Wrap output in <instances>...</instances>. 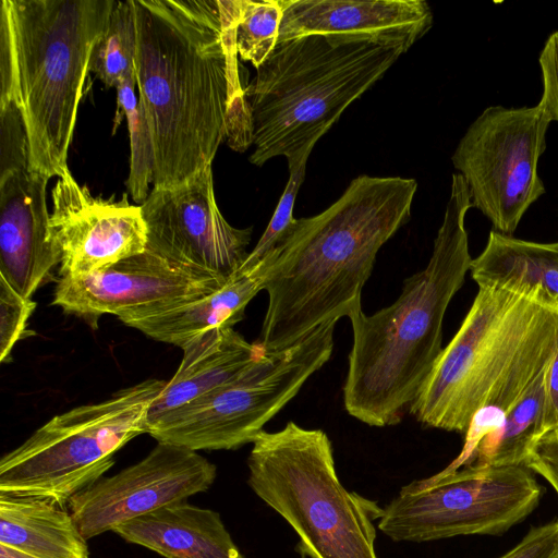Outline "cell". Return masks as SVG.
Wrapping results in <instances>:
<instances>
[{"instance_id":"cell-1","label":"cell","mask_w":558,"mask_h":558,"mask_svg":"<svg viewBox=\"0 0 558 558\" xmlns=\"http://www.w3.org/2000/svg\"><path fill=\"white\" fill-rule=\"evenodd\" d=\"M136 85L150 129L154 186L211 166L225 136L252 132L235 27L240 0H133Z\"/></svg>"},{"instance_id":"cell-2","label":"cell","mask_w":558,"mask_h":558,"mask_svg":"<svg viewBox=\"0 0 558 558\" xmlns=\"http://www.w3.org/2000/svg\"><path fill=\"white\" fill-rule=\"evenodd\" d=\"M416 189L414 179L362 174L320 214L294 218L269 253L268 305L255 343L276 352L361 311L377 253L410 220Z\"/></svg>"},{"instance_id":"cell-3","label":"cell","mask_w":558,"mask_h":558,"mask_svg":"<svg viewBox=\"0 0 558 558\" xmlns=\"http://www.w3.org/2000/svg\"><path fill=\"white\" fill-rule=\"evenodd\" d=\"M471 207L463 177L452 174L426 267L404 280L391 305L372 315L361 310L349 317L353 342L343 403L351 416L366 425L400 423L442 351L444 317L473 259L464 226Z\"/></svg>"},{"instance_id":"cell-4","label":"cell","mask_w":558,"mask_h":558,"mask_svg":"<svg viewBox=\"0 0 558 558\" xmlns=\"http://www.w3.org/2000/svg\"><path fill=\"white\" fill-rule=\"evenodd\" d=\"M113 0H2L0 99L17 107L32 170L49 180L68 167L94 47Z\"/></svg>"},{"instance_id":"cell-5","label":"cell","mask_w":558,"mask_h":558,"mask_svg":"<svg viewBox=\"0 0 558 558\" xmlns=\"http://www.w3.org/2000/svg\"><path fill=\"white\" fill-rule=\"evenodd\" d=\"M403 53L318 35L277 43L244 89L254 145L250 162L260 167L283 156L292 165L310 158L343 111Z\"/></svg>"},{"instance_id":"cell-6","label":"cell","mask_w":558,"mask_h":558,"mask_svg":"<svg viewBox=\"0 0 558 558\" xmlns=\"http://www.w3.org/2000/svg\"><path fill=\"white\" fill-rule=\"evenodd\" d=\"M558 341V302L538 286H478L409 412L423 425L466 434L471 421L530 353Z\"/></svg>"},{"instance_id":"cell-7","label":"cell","mask_w":558,"mask_h":558,"mask_svg":"<svg viewBox=\"0 0 558 558\" xmlns=\"http://www.w3.org/2000/svg\"><path fill=\"white\" fill-rule=\"evenodd\" d=\"M252 444L247 483L294 530L302 556L378 558L374 521L383 508L341 484L325 432L288 422Z\"/></svg>"},{"instance_id":"cell-8","label":"cell","mask_w":558,"mask_h":558,"mask_svg":"<svg viewBox=\"0 0 558 558\" xmlns=\"http://www.w3.org/2000/svg\"><path fill=\"white\" fill-rule=\"evenodd\" d=\"M165 384L146 379L53 416L1 458L0 493L68 505L102 477L122 447L148 433L149 409Z\"/></svg>"},{"instance_id":"cell-9","label":"cell","mask_w":558,"mask_h":558,"mask_svg":"<svg viewBox=\"0 0 558 558\" xmlns=\"http://www.w3.org/2000/svg\"><path fill=\"white\" fill-rule=\"evenodd\" d=\"M338 320L318 326L290 347L263 349L231 381L148 423L157 442L193 451L234 450L252 444L265 424L330 359Z\"/></svg>"},{"instance_id":"cell-10","label":"cell","mask_w":558,"mask_h":558,"mask_svg":"<svg viewBox=\"0 0 558 558\" xmlns=\"http://www.w3.org/2000/svg\"><path fill=\"white\" fill-rule=\"evenodd\" d=\"M541 496L525 464H470L403 486L383 508L378 527L396 542L496 535L525 519Z\"/></svg>"},{"instance_id":"cell-11","label":"cell","mask_w":558,"mask_h":558,"mask_svg":"<svg viewBox=\"0 0 558 558\" xmlns=\"http://www.w3.org/2000/svg\"><path fill=\"white\" fill-rule=\"evenodd\" d=\"M550 122L542 101L534 107H487L451 157L468 185L472 207L501 234L512 235L530 206L545 193L537 165Z\"/></svg>"},{"instance_id":"cell-12","label":"cell","mask_w":558,"mask_h":558,"mask_svg":"<svg viewBox=\"0 0 558 558\" xmlns=\"http://www.w3.org/2000/svg\"><path fill=\"white\" fill-rule=\"evenodd\" d=\"M49 179L32 170L21 113L0 101V277L31 299L60 266L46 202Z\"/></svg>"},{"instance_id":"cell-13","label":"cell","mask_w":558,"mask_h":558,"mask_svg":"<svg viewBox=\"0 0 558 558\" xmlns=\"http://www.w3.org/2000/svg\"><path fill=\"white\" fill-rule=\"evenodd\" d=\"M228 279L183 265L149 250L88 276L61 277L52 304L97 328L101 315L123 324L199 300Z\"/></svg>"},{"instance_id":"cell-14","label":"cell","mask_w":558,"mask_h":558,"mask_svg":"<svg viewBox=\"0 0 558 558\" xmlns=\"http://www.w3.org/2000/svg\"><path fill=\"white\" fill-rule=\"evenodd\" d=\"M216 475V465L197 451L157 442L144 459L97 480L68 506L78 531L89 539L208 490Z\"/></svg>"},{"instance_id":"cell-15","label":"cell","mask_w":558,"mask_h":558,"mask_svg":"<svg viewBox=\"0 0 558 558\" xmlns=\"http://www.w3.org/2000/svg\"><path fill=\"white\" fill-rule=\"evenodd\" d=\"M147 248L229 279L245 262L252 228L232 227L216 203L211 166L173 187L154 186L141 204Z\"/></svg>"},{"instance_id":"cell-16","label":"cell","mask_w":558,"mask_h":558,"mask_svg":"<svg viewBox=\"0 0 558 558\" xmlns=\"http://www.w3.org/2000/svg\"><path fill=\"white\" fill-rule=\"evenodd\" d=\"M51 197L49 225L61 255L60 277H85L146 250L141 205L130 204L126 193L120 201L93 196L69 169Z\"/></svg>"},{"instance_id":"cell-17","label":"cell","mask_w":558,"mask_h":558,"mask_svg":"<svg viewBox=\"0 0 558 558\" xmlns=\"http://www.w3.org/2000/svg\"><path fill=\"white\" fill-rule=\"evenodd\" d=\"M432 25L433 11L424 0H283L277 43L318 35L405 53Z\"/></svg>"},{"instance_id":"cell-18","label":"cell","mask_w":558,"mask_h":558,"mask_svg":"<svg viewBox=\"0 0 558 558\" xmlns=\"http://www.w3.org/2000/svg\"><path fill=\"white\" fill-rule=\"evenodd\" d=\"M270 265V255L256 264L244 262L211 294L124 324L156 341L182 348L207 330L233 327L242 320L250 301L264 290Z\"/></svg>"},{"instance_id":"cell-19","label":"cell","mask_w":558,"mask_h":558,"mask_svg":"<svg viewBox=\"0 0 558 558\" xmlns=\"http://www.w3.org/2000/svg\"><path fill=\"white\" fill-rule=\"evenodd\" d=\"M183 357L151 404L148 423L209 393L245 371L262 351L233 327L207 330L186 342Z\"/></svg>"},{"instance_id":"cell-20","label":"cell","mask_w":558,"mask_h":558,"mask_svg":"<svg viewBox=\"0 0 558 558\" xmlns=\"http://www.w3.org/2000/svg\"><path fill=\"white\" fill-rule=\"evenodd\" d=\"M112 532L165 558H245L218 512L186 500L137 517Z\"/></svg>"},{"instance_id":"cell-21","label":"cell","mask_w":558,"mask_h":558,"mask_svg":"<svg viewBox=\"0 0 558 558\" xmlns=\"http://www.w3.org/2000/svg\"><path fill=\"white\" fill-rule=\"evenodd\" d=\"M86 541L63 507L0 493V544L37 558H88Z\"/></svg>"},{"instance_id":"cell-22","label":"cell","mask_w":558,"mask_h":558,"mask_svg":"<svg viewBox=\"0 0 558 558\" xmlns=\"http://www.w3.org/2000/svg\"><path fill=\"white\" fill-rule=\"evenodd\" d=\"M470 271L477 286H538L558 302V241L538 243L492 230Z\"/></svg>"},{"instance_id":"cell-23","label":"cell","mask_w":558,"mask_h":558,"mask_svg":"<svg viewBox=\"0 0 558 558\" xmlns=\"http://www.w3.org/2000/svg\"><path fill=\"white\" fill-rule=\"evenodd\" d=\"M547 368L535 378L515 402L501 425L482 439L470 464H525L531 449L544 436L543 414Z\"/></svg>"},{"instance_id":"cell-24","label":"cell","mask_w":558,"mask_h":558,"mask_svg":"<svg viewBox=\"0 0 558 558\" xmlns=\"http://www.w3.org/2000/svg\"><path fill=\"white\" fill-rule=\"evenodd\" d=\"M137 29L133 0L116 1L106 28L97 40L89 72L106 86L116 87L136 76Z\"/></svg>"},{"instance_id":"cell-25","label":"cell","mask_w":558,"mask_h":558,"mask_svg":"<svg viewBox=\"0 0 558 558\" xmlns=\"http://www.w3.org/2000/svg\"><path fill=\"white\" fill-rule=\"evenodd\" d=\"M136 76H128L116 86L119 110L128 121L130 137V171L126 190L136 203H144L154 182V144L142 102L135 94Z\"/></svg>"},{"instance_id":"cell-26","label":"cell","mask_w":558,"mask_h":558,"mask_svg":"<svg viewBox=\"0 0 558 558\" xmlns=\"http://www.w3.org/2000/svg\"><path fill=\"white\" fill-rule=\"evenodd\" d=\"M283 0H240L235 27L239 57L258 69L277 45Z\"/></svg>"},{"instance_id":"cell-27","label":"cell","mask_w":558,"mask_h":558,"mask_svg":"<svg viewBox=\"0 0 558 558\" xmlns=\"http://www.w3.org/2000/svg\"><path fill=\"white\" fill-rule=\"evenodd\" d=\"M308 158L289 165V180L279 199L277 208L252 252L248 253L245 262L256 264L268 255L283 240L291 223L294 220L293 207L296 194L304 181L305 169Z\"/></svg>"},{"instance_id":"cell-28","label":"cell","mask_w":558,"mask_h":558,"mask_svg":"<svg viewBox=\"0 0 558 558\" xmlns=\"http://www.w3.org/2000/svg\"><path fill=\"white\" fill-rule=\"evenodd\" d=\"M36 302L19 294L0 277V362L11 360L14 345L26 333Z\"/></svg>"},{"instance_id":"cell-29","label":"cell","mask_w":558,"mask_h":558,"mask_svg":"<svg viewBox=\"0 0 558 558\" xmlns=\"http://www.w3.org/2000/svg\"><path fill=\"white\" fill-rule=\"evenodd\" d=\"M543 75V102L551 122L558 121V31L547 38L539 54Z\"/></svg>"},{"instance_id":"cell-30","label":"cell","mask_w":558,"mask_h":558,"mask_svg":"<svg viewBox=\"0 0 558 558\" xmlns=\"http://www.w3.org/2000/svg\"><path fill=\"white\" fill-rule=\"evenodd\" d=\"M558 550V521L532 527L523 539L499 558H551Z\"/></svg>"},{"instance_id":"cell-31","label":"cell","mask_w":558,"mask_h":558,"mask_svg":"<svg viewBox=\"0 0 558 558\" xmlns=\"http://www.w3.org/2000/svg\"><path fill=\"white\" fill-rule=\"evenodd\" d=\"M525 465L542 475L558 494V430L545 434L535 442Z\"/></svg>"},{"instance_id":"cell-32","label":"cell","mask_w":558,"mask_h":558,"mask_svg":"<svg viewBox=\"0 0 558 558\" xmlns=\"http://www.w3.org/2000/svg\"><path fill=\"white\" fill-rule=\"evenodd\" d=\"M543 428L544 435L558 430V349L546 372Z\"/></svg>"},{"instance_id":"cell-33","label":"cell","mask_w":558,"mask_h":558,"mask_svg":"<svg viewBox=\"0 0 558 558\" xmlns=\"http://www.w3.org/2000/svg\"><path fill=\"white\" fill-rule=\"evenodd\" d=\"M0 558H37L14 547L0 544Z\"/></svg>"},{"instance_id":"cell-34","label":"cell","mask_w":558,"mask_h":558,"mask_svg":"<svg viewBox=\"0 0 558 558\" xmlns=\"http://www.w3.org/2000/svg\"><path fill=\"white\" fill-rule=\"evenodd\" d=\"M551 558H558V550L555 553V555Z\"/></svg>"}]
</instances>
